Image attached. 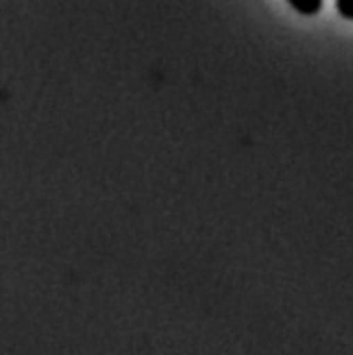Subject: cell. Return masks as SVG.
Here are the masks:
<instances>
[{
  "mask_svg": "<svg viewBox=\"0 0 353 355\" xmlns=\"http://www.w3.org/2000/svg\"><path fill=\"white\" fill-rule=\"evenodd\" d=\"M288 3L295 7L299 14L304 16H315L317 12L322 10V3L324 0H288Z\"/></svg>",
  "mask_w": 353,
  "mask_h": 355,
  "instance_id": "1",
  "label": "cell"
},
{
  "mask_svg": "<svg viewBox=\"0 0 353 355\" xmlns=\"http://www.w3.org/2000/svg\"><path fill=\"white\" fill-rule=\"evenodd\" d=\"M335 7H338V14L342 19L353 21V0H335Z\"/></svg>",
  "mask_w": 353,
  "mask_h": 355,
  "instance_id": "2",
  "label": "cell"
}]
</instances>
